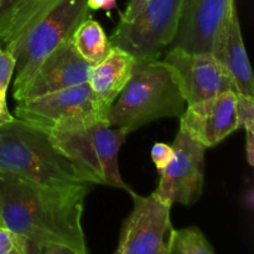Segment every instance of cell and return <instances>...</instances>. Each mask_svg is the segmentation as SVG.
Segmentation results:
<instances>
[{"label": "cell", "mask_w": 254, "mask_h": 254, "mask_svg": "<svg viewBox=\"0 0 254 254\" xmlns=\"http://www.w3.org/2000/svg\"><path fill=\"white\" fill-rule=\"evenodd\" d=\"M91 188L47 186L0 173V217L4 227L25 240L88 254L82 213Z\"/></svg>", "instance_id": "1"}, {"label": "cell", "mask_w": 254, "mask_h": 254, "mask_svg": "<svg viewBox=\"0 0 254 254\" xmlns=\"http://www.w3.org/2000/svg\"><path fill=\"white\" fill-rule=\"evenodd\" d=\"M0 173L47 186L96 184L52 144L46 131L16 118L0 126Z\"/></svg>", "instance_id": "2"}, {"label": "cell", "mask_w": 254, "mask_h": 254, "mask_svg": "<svg viewBox=\"0 0 254 254\" xmlns=\"http://www.w3.org/2000/svg\"><path fill=\"white\" fill-rule=\"evenodd\" d=\"M185 106L170 69L161 60H136L128 83L109 109L107 122L128 135L158 119L180 118Z\"/></svg>", "instance_id": "3"}, {"label": "cell", "mask_w": 254, "mask_h": 254, "mask_svg": "<svg viewBox=\"0 0 254 254\" xmlns=\"http://www.w3.org/2000/svg\"><path fill=\"white\" fill-rule=\"evenodd\" d=\"M50 140L69 160L86 170L94 183L134 192L122 179L118 155L127 134L98 121L66 130L49 131Z\"/></svg>", "instance_id": "4"}, {"label": "cell", "mask_w": 254, "mask_h": 254, "mask_svg": "<svg viewBox=\"0 0 254 254\" xmlns=\"http://www.w3.org/2000/svg\"><path fill=\"white\" fill-rule=\"evenodd\" d=\"M109 109L111 107L92 92L88 83H82L19 102L14 117L49 133L107 121Z\"/></svg>", "instance_id": "5"}, {"label": "cell", "mask_w": 254, "mask_h": 254, "mask_svg": "<svg viewBox=\"0 0 254 254\" xmlns=\"http://www.w3.org/2000/svg\"><path fill=\"white\" fill-rule=\"evenodd\" d=\"M184 0H149L130 21H121L112 34V46L135 60H159L173 44Z\"/></svg>", "instance_id": "6"}, {"label": "cell", "mask_w": 254, "mask_h": 254, "mask_svg": "<svg viewBox=\"0 0 254 254\" xmlns=\"http://www.w3.org/2000/svg\"><path fill=\"white\" fill-rule=\"evenodd\" d=\"M91 17L87 0H61L20 42L14 54V87L25 81L56 47L72 39L77 27Z\"/></svg>", "instance_id": "7"}, {"label": "cell", "mask_w": 254, "mask_h": 254, "mask_svg": "<svg viewBox=\"0 0 254 254\" xmlns=\"http://www.w3.org/2000/svg\"><path fill=\"white\" fill-rule=\"evenodd\" d=\"M134 207L122 226L114 254H170L175 231L170 218V203L154 193H130Z\"/></svg>", "instance_id": "8"}, {"label": "cell", "mask_w": 254, "mask_h": 254, "mask_svg": "<svg viewBox=\"0 0 254 254\" xmlns=\"http://www.w3.org/2000/svg\"><path fill=\"white\" fill-rule=\"evenodd\" d=\"M161 61L170 69L186 106L225 92H237L228 72L211 52H188L171 47Z\"/></svg>", "instance_id": "9"}, {"label": "cell", "mask_w": 254, "mask_h": 254, "mask_svg": "<svg viewBox=\"0 0 254 254\" xmlns=\"http://www.w3.org/2000/svg\"><path fill=\"white\" fill-rule=\"evenodd\" d=\"M173 148V160L161 174L159 186L153 193L171 206H191L202 195L206 148L183 129H179Z\"/></svg>", "instance_id": "10"}, {"label": "cell", "mask_w": 254, "mask_h": 254, "mask_svg": "<svg viewBox=\"0 0 254 254\" xmlns=\"http://www.w3.org/2000/svg\"><path fill=\"white\" fill-rule=\"evenodd\" d=\"M91 67L79 56L69 39L47 55L22 83L14 87L12 97L17 102L27 101L87 83Z\"/></svg>", "instance_id": "11"}, {"label": "cell", "mask_w": 254, "mask_h": 254, "mask_svg": "<svg viewBox=\"0 0 254 254\" xmlns=\"http://www.w3.org/2000/svg\"><path fill=\"white\" fill-rule=\"evenodd\" d=\"M235 7V0H184L178 31L170 47L188 52H211Z\"/></svg>", "instance_id": "12"}, {"label": "cell", "mask_w": 254, "mask_h": 254, "mask_svg": "<svg viewBox=\"0 0 254 254\" xmlns=\"http://www.w3.org/2000/svg\"><path fill=\"white\" fill-rule=\"evenodd\" d=\"M180 129L205 148H212L240 129L237 92H225L186 106Z\"/></svg>", "instance_id": "13"}, {"label": "cell", "mask_w": 254, "mask_h": 254, "mask_svg": "<svg viewBox=\"0 0 254 254\" xmlns=\"http://www.w3.org/2000/svg\"><path fill=\"white\" fill-rule=\"evenodd\" d=\"M211 54L216 57L235 82L237 92L254 97L253 73L243 42L237 7L218 34Z\"/></svg>", "instance_id": "14"}, {"label": "cell", "mask_w": 254, "mask_h": 254, "mask_svg": "<svg viewBox=\"0 0 254 254\" xmlns=\"http://www.w3.org/2000/svg\"><path fill=\"white\" fill-rule=\"evenodd\" d=\"M61 0H16L0 10V45L14 56L25 35Z\"/></svg>", "instance_id": "15"}, {"label": "cell", "mask_w": 254, "mask_h": 254, "mask_svg": "<svg viewBox=\"0 0 254 254\" xmlns=\"http://www.w3.org/2000/svg\"><path fill=\"white\" fill-rule=\"evenodd\" d=\"M135 62V57L113 46L106 59L91 67L87 81L89 88L103 103L112 107L128 83Z\"/></svg>", "instance_id": "16"}, {"label": "cell", "mask_w": 254, "mask_h": 254, "mask_svg": "<svg viewBox=\"0 0 254 254\" xmlns=\"http://www.w3.org/2000/svg\"><path fill=\"white\" fill-rule=\"evenodd\" d=\"M72 41L79 56L91 66L106 59L113 47L101 24L91 17L77 27Z\"/></svg>", "instance_id": "17"}, {"label": "cell", "mask_w": 254, "mask_h": 254, "mask_svg": "<svg viewBox=\"0 0 254 254\" xmlns=\"http://www.w3.org/2000/svg\"><path fill=\"white\" fill-rule=\"evenodd\" d=\"M170 254H215L212 246L198 227L175 231Z\"/></svg>", "instance_id": "18"}, {"label": "cell", "mask_w": 254, "mask_h": 254, "mask_svg": "<svg viewBox=\"0 0 254 254\" xmlns=\"http://www.w3.org/2000/svg\"><path fill=\"white\" fill-rule=\"evenodd\" d=\"M26 250L27 240L6 227H0V254H25Z\"/></svg>", "instance_id": "19"}, {"label": "cell", "mask_w": 254, "mask_h": 254, "mask_svg": "<svg viewBox=\"0 0 254 254\" xmlns=\"http://www.w3.org/2000/svg\"><path fill=\"white\" fill-rule=\"evenodd\" d=\"M237 116L240 128L254 133V97L237 93Z\"/></svg>", "instance_id": "20"}, {"label": "cell", "mask_w": 254, "mask_h": 254, "mask_svg": "<svg viewBox=\"0 0 254 254\" xmlns=\"http://www.w3.org/2000/svg\"><path fill=\"white\" fill-rule=\"evenodd\" d=\"M174 148L166 143H155L151 149V160L155 165L159 174H163L169 166L170 161L173 160Z\"/></svg>", "instance_id": "21"}, {"label": "cell", "mask_w": 254, "mask_h": 254, "mask_svg": "<svg viewBox=\"0 0 254 254\" xmlns=\"http://www.w3.org/2000/svg\"><path fill=\"white\" fill-rule=\"evenodd\" d=\"M15 71V59L7 50L0 45V91L9 87Z\"/></svg>", "instance_id": "22"}, {"label": "cell", "mask_w": 254, "mask_h": 254, "mask_svg": "<svg viewBox=\"0 0 254 254\" xmlns=\"http://www.w3.org/2000/svg\"><path fill=\"white\" fill-rule=\"evenodd\" d=\"M149 0H129L126 10L121 14V21H130V20H133V17L143 9V6Z\"/></svg>", "instance_id": "23"}, {"label": "cell", "mask_w": 254, "mask_h": 254, "mask_svg": "<svg viewBox=\"0 0 254 254\" xmlns=\"http://www.w3.org/2000/svg\"><path fill=\"white\" fill-rule=\"evenodd\" d=\"M15 117L10 113L9 108H7L6 89H2V91H0V126L9 123Z\"/></svg>", "instance_id": "24"}, {"label": "cell", "mask_w": 254, "mask_h": 254, "mask_svg": "<svg viewBox=\"0 0 254 254\" xmlns=\"http://www.w3.org/2000/svg\"><path fill=\"white\" fill-rule=\"evenodd\" d=\"M87 5L91 10H106L109 11L117 7V0H87Z\"/></svg>", "instance_id": "25"}, {"label": "cell", "mask_w": 254, "mask_h": 254, "mask_svg": "<svg viewBox=\"0 0 254 254\" xmlns=\"http://www.w3.org/2000/svg\"><path fill=\"white\" fill-rule=\"evenodd\" d=\"M246 153H247V160L251 166L254 165V133L246 131Z\"/></svg>", "instance_id": "26"}, {"label": "cell", "mask_w": 254, "mask_h": 254, "mask_svg": "<svg viewBox=\"0 0 254 254\" xmlns=\"http://www.w3.org/2000/svg\"><path fill=\"white\" fill-rule=\"evenodd\" d=\"M45 254H82L71 248L64 247V246H46L45 248Z\"/></svg>", "instance_id": "27"}, {"label": "cell", "mask_w": 254, "mask_h": 254, "mask_svg": "<svg viewBox=\"0 0 254 254\" xmlns=\"http://www.w3.org/2000/svg\"><path fill=\"white\" fill-rule=\"evenodd\" d=\"M45 246L37 245V243L27 241V250L25 254H45Z\"/></svg>", "instance_id": "28"}, {"label": "cell", "mask_w": 254, "mask_h": 254, "mask_svg": "<svg viewBox=\"0 0 254 254\" xmlns=\"http://www.w3.org/2000/svg\"><path fill=\"white\" fill-rule=\"evenodd\" d=\"M14 1H16V0H0V10L5 9V7L9 6V5L12 4Z\"/></svg>", "instance_id": "29"}, {"label": "cell", "mask_w": 254, "mask_h": 254, "mask_svg": "<svg viewBox=\"0 0 254 254\" xmlns=\"http://www.w3.org/2000/svg\"><path fill=\"white\" fill-rule=\"evenodd\" d=\"M0 227H4V223H2V221H1V217H0Z\"/></svg>", "instance_id": "30"}]
</instances>
